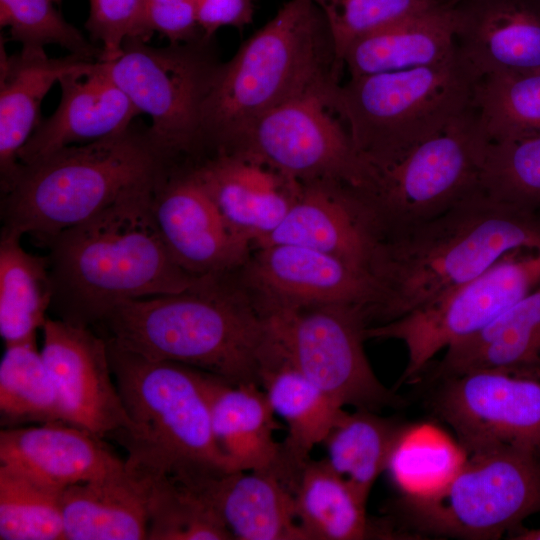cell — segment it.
Returning a JSON list of instances; mask_svg holds the SVG:
<instances>
[{"instance_id": "obj_40", "label": "cell", "mask_w": 540, "mask_h": 540, "mask_svg": "<svg viewBox=\"0 0 540 540\" xmlns=\"http://www.w3.org/2000/svg\"><path fill=\"white\" fill-rule=\"evenodd\" d=\"M52 0H0V24L23 49H44L55 44L70 54L100 60L95 47L55 9Z\"/></svg>"}, {"instance_id": "obj_5", "label": "cell", "mask_w": 540, "mask_h": 540, "mask_svg": "<svg viewBox=\"0 0 540 540\" xmlns=\"http://www.w3.org/2000/svg\"><path fill=\"white\" fill-rule=\"evenodd\" d=\"M173 167L147 130H127L62 148L22 165L3 193L1 232L48 242L123 196L156 184Z\"/></svg>"}, {"instance_id": "obj_37", "label": "cell", "mask_w": 540, "mask_h": 540, "mask_svg": "<svg viewBox=\"0 0 540 540\" xmlns=\"http://www.w3.org/2000/svg\"><path fill=\"white\" fill-rule=\"evenodd\" d=\"M474 108L489 142L540 131V71L480 77Z\"/></svg>"}, {"instance_id": "obj_16", "label": "cell", "mask_w": 540, "mask_h": 540, "mask_svg": "<svg viewBox=\"0 0 540 540\" xmlns=\"http://www.w3.org/2000/svg\"><path fill=\"white\" fill-rule=\"evenodd\" d=\"M41 354L55 385L64 421L101 438L132 423L118 391L107 340L90 327L47 318Z\"/></svg>"}, {"instance_id": "obj_18", "label": "cell", "mask_w": 540, "mask_h": 540, "mask_svg": "<svg viewBox=\"0 0 540 540\" xmlns=\"http://www.w3.org/2000/svg\"><path fill=\"white\" fill-rule=\"evenodd\" d=\"M229 228L252 248L279 226L302 184L244 154L216 151L189 164Z\"/></svg>"}, {"instance_id": "obj_2", "label": "cell", "mask_w": 540, "mask_h": 540, "mask_svg": "<svg viewBox=\"0 0 540 540\" xmlns=\"http://www.w3.org/2000/svg\"><path fill=\"white\" fill-rule=\"evenodd\" d=\"M539 246V218L477 189L440 215L378 241L370 274L379 301L370 323L397 319L475 278L509 253Z\"/></svg>"}, {"instance_id": "obj_20", "label": "cell", "mask_w": 540, "mask_h": 540, "mask_svg": "<svg viewBox=\"0 0 540 540\" xmlns=\"http://www.w3.org/2000/svg\"><path fill=\"white\" fill-rule=\"evenodd\" d=\"M363 211L350 186L326 181L302 184L284 219L260 246L310 247L371 275L378 238Z\"/></svg>"}, {"instance_id": "obj_26", "label": "cell", "mask_w": 540, "mask_h": 540, "mask_svg": "<svg viewBox=\"0 0 540 540\" xmlns=\"http://www.w3.org/2000/svg\"><path fill=\"white\" fill-rule=\"evenodd\" d=\"M444 5L404 18L355 40L343 57L350 77L435 64L457 51V5Z\"/></svg>"}, {"instance_id": "obj_7", "label": "cell", "mask_w": 540, "mask_h": 540, "mask_svg": "<svg viewBox=\"0 0 540 540\" xmlns=\"http://www.w3.org/2000/svg\"><path fill=\"white\" fill-rule=\"evenodd\" d=\"M479 78L457 48L435 64L333 82L325 96L359 157L383 168L473 109Z\"/></svg>"}, {"instance_id": "obj_17", "label": "cell", "mask_w": 540, "mask_h": 540, "mask_svg": "<svg viewBox=\"0 0 540 540\" xmlns=\"http://www.w3.org/2000/svg\"><path fill=\"white\" fill-rule=\"evenodd\" d=\"M152 211L171 257L192 276L237 272L253 250L229 228L189 164L170 168L155 184Z\"/></svg>"}, {"instance_id": "obj_19", "label": "cell", "mask_w": 540, "mask_h": 540, "mask_svg": "<svg viewBox=\"0 0 540 540\" xmlns=\"http://www.w3.org/2000/svg\"><path fill=\"white\" fill-rule=\"evenodd\" d=\"M59 84L58 107L40 121L20 150L21 165L32 164L68 146L121 133L141 114L99 60L91 70L69 74Z\"/></svg>"}, {"instance_id": "obj_10", "label": "cell", "mask_w": 540, "mask_h": 540, "mask_svg": "<svg viewBox=\"0 0 540 540\" xmlns=\"http://www.w3.org/2000/svg\"><path fill=\"white\" fill-rule=\"evenodd\" d=\"M207 42L155 48L128 39L115 60L101 61L139 112L150 116L148 135L172 165L192 163L206 154L203 106L220 63Z\"/></svg>"}, {"instance_id": "obj_44", "label": "cell", "mask_w": 540, "mask_h": 540, "mask_svg": "<svg viewBox=\"0 0 540 540\" xmlns=\"http://www.w3.org/2000/svg\"><path fill=\"white\" fill-rule=\"evenodd\" d=\"M511 539L517 540H540V528L524 529L518 528L510 534Z\"/></svg>"}, {"instance_id": "obj_31", "label": "cell", "mask_w": 540, "mask_h": 540, "mask_svg": "<svg viewBox=\"0 0 540 540\" xmlns=\"http://www.w3.org/2000/svg\"><path fill=\"white\" fill-rule=\"evenodd\" d=\"M20 240L19 235L1 232L0 335L5 345L36 337L53 296L47 255L27 252Z\"/></svg>"}, {"instance_id": "obj_39", "label": "cell", "mask_w": 540, "mask_h": 540, "mask_svg": "<svg viewBox=\"0 0 540 540\" xmlns=\"http://www.w3.org/2000/svg\"><path fill=\"white\" fill-rule=\"evenodd\" d=\"M328 26L340 78L347 48L358 38L453 0H311Z\"/></svg>"}, {"instance_id": "obj_25", "label": "cell", "mask_w": 540, "mask_h": 540, "mask_svg": "<svg viewBox=\"0 0 540 540\" xmlns=\"http://www.w3.org/2000/svg\"><path fill=\"white\" fill-rule=\"evenodd\" d=\"M258 374L272 411L287 427V437L282 443L284 458L290 468L298 472L310 459L313 448L322 444L344 409L293 364L269 330Z\"/></svg>"}, {"instance_id": "obj_8", "label": "cell", "mask_w": 540, "mask_h": 540, "mask_svg": "<svg viewBox=\"0 0 540 540\" xmlns=\"http://www.w3.org/2000/svg\"><path fill=\"white\" fill-rule=\"evenodd\" d=\"M488 143L473 108L395 163L370 167L366 184L353 189L378 239L434 218L476 191Z\"/></svg>"}, {"instance_id": "obj_41", "label": "cell", "mask_w": 540, "mask_h": 540, "mask_svg": "<svg viewBox=\"0 0 540 540\" xmlns=\"http://www.w3.org/2000/svg\"><path fill=\"white\" fill-rule=\"evenodd\" d=\"M89 3L86 28L94 40L101 42L99 61L115 60L128 39L142 41L144 0H89Z\"/></svg>"}, {"instance_id": "obj_27", "label": "cell", "mask_w": 540, "mask_h": 540, "mask_svg": "<svg viewBox=\"0 0 540 540\" xmlns=\"http://www.w3.org/2000/svg\"><path fill=\"white\" fill-rule=\"evenodd\" d=\"M306 540L408 539L391 520H372L364 501L326 459H308L292 486Z\"/></svg>"}, {"instance_id": "obj_46", "label": "cell", "mask_w": 540, "mask_h": 540, "mask_svg": "<svg viewBox=\"0 0 540 540\" xmlns=\"http://www.w3.org/2000/svg\"><path fill=\"white\" fill-rule=\"evenodd\" d=\"M54 3H58L60 2L61 0H52Z\"/></svg>"}, {"instance_id": "obj_32", "label": "cell", "mask_w": 540, "mask_h": 540, "mask_svg": "<svg viewBox=\"0 0 540 540\" xmlns=\"http://www.w3.org/2000/svg\"><path fill=\"white\" fill-rule=\"evenodd\" d=\"M459 441L432 423L403 425L385 471L400 497L425 498L443 490L467 459Z\"/></svg>"}, {"instance_id": "obj_28", "label": "cell", "mask_w": 540, "mask_h": 540, "mask_svg": "<svg viewBox=\"0 0 540 540\" xmlns=\"http://www.w3.org/2000/svg\"><path fill=\"white\" fill-rule=\"evenodd\" d=\"M148 483L124 468L62 493L64 539H147Z\"/></svg>"}, {"instance_id": "obj_14", "label": "cell", "mask_w": 540, "mask_h": 540, "mask_svg": "<svg viewBox=\"0 0 540 540\" xmlns=\"http://www.w3.org/2000/svg\"><path fill=\"white\" fill-rule=\"evenodd\" d=\"M440 379L433 409L467 454L540 458V371L480 369Z\"/></svg>"}, {"instance_id": "obj_1", "label": "cell", "mask_w": 540, "mask_h": 540, "mask_svg": "<svg viewBox=\"0 0 540 540\" xmlns=\"http://www.w3.org/2000/svg\"><path fill=\"white\" fill-rule=\"evenodd\" d=\"M154 185L135 190L47 245L59 319L98 325L123 303L185 291L198 278L168 252L152 211Z\"/></svg>"}, {"instance_id": "obj_15", "label": "cell", "mask_w": 540, "mask_h": 540, "mask_svg": "<svg viewBox=\"0 0 540 540\" xmlns=\"http://www.w3.org/2000/svg\"><path fill=\"white\" fill-rule=\"evenodd\" d=\"M238 272L260 313L349 304L365 308L369 320L379 301L378 285L371 275L302 245L276 243L254 248Z\"/></svg>"}, {"instance_id": "obj_30", "label": "cell", "mask_w": 540, "mask_h": 540, "mask_svg": "<svg viewBox=\"0 0 540 540\" xmlns=\"http://www.w3.org/2000/svg\"><path fill=\"white\" fill-rule=\"evenodd\" d=\"M480 369L540 371V288L479 332L446 348L437 376Z\"/></svg>"}, {"instance_id": "obj_3", "label": "cell", "mask_w": 540, "mask_h": 540, "mask_svg": "<svg viewBox=\"0 0 540 540\" xmlns=\"http://www.w3.org/2000/svg\"><path fill=\"white\" fill-rule=\"evenodd\" d=\"M234 273L203 277L179 293L123 303L98 325L107 340L145 357L197 368L234 384H259L268 327Z\"/></svg>"}, {"instance_id": "obj_35", "label": "cell", "mask_w": 540, "mask_h": 540, "mask_svg": "<svg viewBox=\"0 0 540 540\" xmlns=\"http://www.w3.org/2000/svg\"><path fill=\"white\" fill-rule=\"evenodd\" d=\"M148 487V540L234 539L201 481L161 475Z\"/></svg>"}, {"instance_id": "obj_23", "label": "cell", "mask_w": 540, "mask_h": 540, "mask_svg": "<svg viewBox=\"0 0 540 540\" xmlns=\"http://www.w3.org/2000/svg\"><path fill=\"white\" fill-rule=\"evenodd\" d=\"M215 439L234 471L270 472L290 484L293 472L283 445L274 438L279 428L266 395L257 383H231L198 369Z\"/></svg>"}, {"instance_id": "obj_6", "label": "cell", "mask_w": 540, "mask_h": 540, "mask_svg": "<svg viewBox=\"0 0 540 540\" xmlns=\"http://www.w3.org/2000/svg\"><path fill=\"white\" fill-rule=\"evenodd\" d=\"M107 340V339H106ZM114 380L132 423L113 437L140 479H196L234 471L212 429L197 368L156 360L107 340Z\"/></svg>"}, {"instance_id": "obj_42", "label": "cell", "mask_w": 540, "mask_h": 540, "mask_svg": "<svg viewBox=\"0 0 540 540\" xmlns=\"http://www.w3.org/2000/svg\"><path fill=\"white\" fill-rule=\"evenodd\" d=\"M154 32L162 34L172 44L206 40L199 25L195 0L144 3L141 16L142 41L147 42Z\"/></svg>"}, {"instance_id": "obj_33", "label": "cell", "mask_w": 540, "mask_h": 540, "mask_svg": "<svg viewBox=\"0 0 540 540\" xmlns=\"http://www.w3.org/2000/svg\"><path fill=\"white\" fill-rule=\"evenodd\" d=\"M403 425L372 410H343L322 442L328 464L366 502Z\"/></svg>"}, {"instance_id": "obj_36", "label": "cell", "mask_w": 540, "mask_h": 540, "mask_svg": "<svg viewBox=\"0 0 540 540\" xmlns=\"http://www.w3.org/2000/svg\"><path fill=\"white\" fill-rule=\"evenodd\" d=\"M478 190L497 203L540 219V131L489 142Z\"/></svg>"}, {"instance_id": "obj_12", "label": "cell", "mask_w": 540, "mask_h": 540, "mask_svg": "<svg viewBox=\"0 0 540 540\" xmlns=\"http://www.w3.org/2000/svg\"><path fill=\"white\" fill-rule=\"evenodd\" d=\"M517 251L426 305L366 328V339L404 344L408 361L400 383L417 379L440 351L479 332L540 288V246L528 255L519 256Z\"/></svg>"}, {"instance_id": "obj_34", "label": "cell", "mask_w": 540, "mask_h": 540, "mask_svg": "<svg viewBox=\"0 0 540 540\" xmlns=\"http://www.w3.org/2000/svg\"><path fill=\"white\" fill-rule=\"evenodd\" d=\"M0 422L5 428L65 422L36 337L5 345L0 362Z\"/></svg>"}, {"instance_id": "obj_21", "label": "cell", "mask_w": 540, "mask_h": 540, "mask_svg": "<svg viewBox=\"0 0 540 540\" xmlns=\"http://www.w3.org/2000/svg\"><path fill=\"white\" fill-rule=\"evenodd\" d=\"M456 44L480 77L540 71V0H458Z\"/></svg>"}, {"instance_id": "obj_45", "label": "cell", "mask_w": 540, "mask_h": 540, "mask_svg": "<svg viewBox=\"0 0 540 540\" xmlns=\"http://www.w3.org/2000/svg\"><path fill=\"white\" fill-rule=\"evenodd\" d=\"M185 0H144V3H170V2H179Z\"/></svg>"}, {"instance_id": "obj_11", "label": "cell", "mask_w": 540, "mask_h": 540, "mask_svg": "<svg viewBox=\"0 0 540 540\" xmlns=\"http://www.w3.org/2000/svg\"><path fill=\"white\" fill-rule=\"evenodd\" d=\"M262 315L279 348L339 407L376 411L401 402L379 381L365 354V308L324 304Z\"/></svg>"}, {"instance_id": "obj_13", "label": "cell", "mask_w": 540, "mask_h": 540, "mask_svg": "<svg viewBox=\"0 0 540 540\" xmlns=\"http://www.w3.org/2000/svg\"><path fill=\"white\" fill-rule=\"evenodd\" d=\"M329 84L268 111L225 151L254 158L301 184L326 181L363 187L370 169L328 105Z\"/></svg>"}, {"instance_id": "obj_24", "label": "cell", "mask_w": 540, "mask_h": 540, "mask_svg": "<svg viewBox=\"0 0 540 540\" xmlns=\"http://www.w3.org/2000/svg\"><path fill=\"white\" fill-rule=\"evenodd\" d=\"M98 60L70 54L50 58L44 49H23L7 56L1 49L0 176L5 193L22 165L19 152L40 123L41 103L55 83L72 73L91 70Z\"/></svg>"}, {"instance_id": "obj_22", "label": "cell", "mask_w": 540, "mask_h": 540, "mask_svg": "<svg viewBox=\"0 0 540 540\" xmlns=\"http://www.w3.org/2000/svg\"><path fill=\"white\" fill-rule=\"evenodd\" d=\"M102 439L66 422L4 428L0 464L65 489L125 468V460Z\"/></svg>"}, {"instance_id": "obj_38", "label": "cell", "mask_w": 540, "mask_h": 540, "mask_svg": "<svg viewBox=\"0 0 540 540\" xmlns=\"http://www.w3.org/2000/svg\"><path fill=\"white\" fill-rule=\"evenodd\" d=\"M63 490L0 464V539H64Z\"/></svg>"}, {"instance_id": "obj_29", "label": "cell", "mask_w": 540, "mask_h": 540, "mask_svg": "<svg viewBox=\"0 0 540 540\" xmlns=\"http://www.w3.org/2000/svg\"><path fill=\"white\" fill-rule=\"evenodd\" d=\"M205 492L234 539L306 540L291 488L270 472L232 471L210 477Z\"/></svg>"}, {"instance_id": "obj_9", "label": "cell", "mask_w": 540, "mask_h": 540, "mask_svg": "<svg viewBox=\"0 0 540 540\" xmlns=\"http://www.w3.org/2000/svg\"><path fill=\"white\" fill-rule=\"evenodd\" d=\"M467 455L440 492L397 500L402 530L415 536L499 539L540 512V458L513 450Z\"/></svg>"}, {"instance_id": "obj_43", "label": "cell", "mask_w": 540, "mask_h": 540, "mask_svg": "<svg viewBox=\"0 0 540 540\" xmlns=\"http://www.w3.org/2000/svg\"><path fill=\"white\" fill-rule=\"evenodd\" d=\"M204 39L224 26L242 28L252 21L253 0H195Z\"/></svg>"}, {"instance_id": "obj_4", "label": "cell", "mask_w": 540, "mask_h": 540, "mask_svg": "<svg viewBox=\"0 0 540 540\" xmlns=\"http://www.w3.org/2000/svg\"><path fill=\"white\" fill-rule=\"evenodd\" d=\"M340 82L326 21L311 0H289L219 63L203 106L206 154L230 149L265 113Z\"/></svg>"}]
</instances>
